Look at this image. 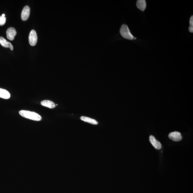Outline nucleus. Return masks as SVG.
<instances>
[{
  "instance_id": "f257e3e1",
  "label": "nucleus",
  "mask_w": 193,
  "mask_h": 193,
  "mask_svg": "<svg viewBox=\"0 0 193 193\" xmlns=\"http://www.w3.org/2000/svg\"><path fill=\"white\" fill-rule=\"evenodd\" d=\"M19 114L22 117L33 121H40L42 119L41 116L35 112L29 111V110H20Z\"/></svg>"
},
{
  "instance_id": "20e7f679",
  "label": "nucleus",
  "mask_w": 193,
  "mask_h": 193,
  "mask_svg": "<svg viewBox=\"0 0 193 193\" xmlns=\"http://www.w3.org/2000/svg\"><path fill=\"white\" fill-rule=\"evenodd\" d=\"M30 14V8L29 6H26L24 7L21 13V19L23 21H26L29 18Z\"/></svg>"
},
{
  "instance_id": "ddd939ff",
  "label": "nucleus",
  "mask_w": 193,
  "mask_h": 193,
  "mask_svg": "<svg viewBox=\"0 0 193 193\" xmlns=\"http://www.w3.org/2000/svg\"><path fill=\"white\" fill-rule=\"evenodd\" d=\"M190 27H189L188 30L189 32L191 33L193 32V16H192L191 17L190 20Z\"/></svg>"
},
{
  "instance_id": "f3484780",
  "label": "nucleus",
  "mask_w": 193,
  "mask_h": 193,
  "mask_svg": "<svg viewBox=\"0 0 193 193\" xmlns=\"http://www.w3.org/2000/svg\"><path fill=\"white\" fill-rule=\"evenodd\" d=\"M56 106H58V104H56Z\"/></svg>"
},
{
  "instance_id": "6e6552de",
  "label": "nucleus",
  "mask_w": 193,
  "mask_h": 193,
  "mask_svg": "<svg viewBox=\"0 0 193 193\" xmlns=\"http://www.w3.org/2000/svg\"><path fill=\"white\" fill-rule=\"evenodd\" d=\"M0 44L4 47L10 48L11 50H14V47L12 44L2 37H0Z\"/></svg>"
},
{
  "instance_id": "9d476101",
  "label": "nucleus",
  "mask_w": 193,
  "mask_h": 193,
  "mask_svg": "<svg viewBox=\"0 0 193 193\" xmlns=\"http://www.w3.org/2000/svg\"><path fill=\"white\" fill-rule=\"evenodd\" d=\"M136 5L138 9L144 11L146 7V3L145 0H138L137 2Z\"/></svg>"
},
{
  "instance_id": "39448f33",
  "label": "nucleus",
  "mask_w": 193,
  "mask_h": 193,
  "mask_svg": "<svg viewBox=\"0 0 193 193\" xmlns=\"http://www.w3.org/2000/svg\"><path fill=\"white\" fill-rule=\"evenodd\" d=\"M168 137L174 141H179L182 139L181 133L177 131L170 133Z\"/></svg>"
},
{
  "instance_id": "9b49d317",
  "label": "nucleus",
  "mask_w": 193,
  "mask_h": 193,
  "mask_svg": "<svg viewBox=\"0 0 193 193\" xmlns=\"http://www.w3.org/2000/svg\"><path fill=\"white\" fill-rule=\"evenodd\" d=\"M10 93L6 90L0 89V97L5 99H8L10 98Z\"/></svg>"
},
{
  "instance_id": "f8f14e48",
  "label": "nucleus",
  "mask_w": 193,
  "mask_h": 193,
  "mask_svg": "<svg viewBox=\"0 0 193 193\" xmlns=\"http://www.w3.org/2000/svg\"><path fill=\"white\" fill-rule=\"evenodd\" d=\"M81 120L85 122L89 123L93 125H97L98 124V122L95 120V119H92L88 117H85V116H81L80 118Z\"/></svg>"
},
{
  "instance_id": "7ed1b4c3",
  "label": "nucleus",
  "mask_w": 193,
  "mask_h": 193,
  "mask_svg": "<svg viewBox=\"0 0 193 193\" xmlns=\"http://www.w3.org/2000/svg\"><path fill=\"white\" fill-rule=\"evenodd\" d=\"M37 35L36 32L34 30H32L30 32L29 36V42L32 46H34L37 42Z\"/></svg>"
},
{
  "instance_id": "423d86ee",
  "label": "nucleus",
  "mask_w": 193,
  "mask_h": 193,
  "mask_svg": "<svg viewBox=\"0 0 193 193\" xmlns=\"http://www.w3.org/2000/svg\"><path fill=\"white\" fill-rule=\"evenodd\" d=\"M7 37L9 40L13 41L17 35V32L15 29L13 27L8 28L6 32Z\"/></svg>"
},
{
  "instance_id": "2eb2a0df",
  "label": "nucleus",
  "mask_w": 193,
  "mask_h": 193,
  "mask_svg": "<svg viewBox=\"0 0 193 193\" xmlns=\"http://www.w3.org/2000/svg\"><path fill=\"white\" fill-rule=\"evenodd\" d=\"M2 17H5V14H3L2 15Z\"/></svg>"
},
{
  "instance_id": "0eeeda50",
  "label": "nucleus",
  "mask_w": 193,
  "mask_h": 193,
  "mask_svg": "<svg viewBox=\"0 0 193 193\" xmlns=\"http://www.w3.org/2000/svg\"><path fill=\"white\" fill-rule=\"evenodd\" d=\"M149 140L152 145L155 147V149H161V144L160 142L155 139L154 136L152 135L150 136Z\"/></svg>"
},
{
  "instance_id": "f03ea898",
  "label": "nucleus",
  "mask_w": 193,
  "mask_h": 193,
  "mask_svg": "<svg viewBox=\"0 0 193 193\" xmlns=\"http://www.w3.org/2000/svg\"><path fill=\"white\" fill-rule=\"evenodd\" d=\"M120 33L124 38L131 40L134 39V37L131 33L128 26L125 24H123L121 26Z\"/></svg>"
},
{
  "instance_id": "dca6fc26",
  "label": "nucleus",
  "mask_w": 193,
  "mask_h": 193,
  "mask_svg": "<svg viewBox=\"0 0 193 193\" xmlns=\"http://www.w3.org/2000/svg\"><path fill=\"white\" fill-rule=\"evenodd\" d=\"M134 38V39H136V38Z\"/></svg>"
},
{
  "instance_id": "1a4fd4ad",
  "label": "nucleus",
  "mask_w": 193,
  "mask_h": 193,
  "mask_svg": "<svg viewBox=\"0 0 193 193\" xmlns=\"http://www.w3.org/2000/svg\"><path fill=\"white\" fill-rule=\"evenodd\" d=\"M41 104L42 106L50 108H53L56 107V105L51 101L44 100L41 102Z\"/></svg>"
},
{
  "instance_id": "4468645a",
  "label": "nucleus",
  "mask_w": 193,
  "mask_h": 193,
  "mask_svg": "<svg viewBox=\"0 0 193 193\" xmlns=\"http://www.w3.org/2000/svg\"><path fill=\"white\" fill-rule=\"evenodd\" d=\"M6 18L4 17L0 16V26H3L4 25L6 22Z\"/></svg>"
}]
</instances>
